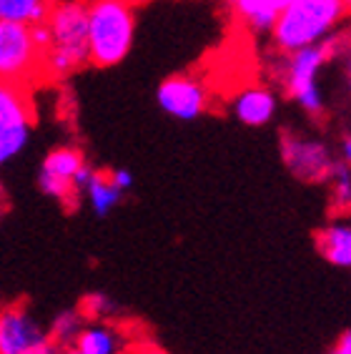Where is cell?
Returning <instances> with one entry per match:
<instances>
[{
  "label": "cell",
  "instance_id": "obj_2",
  "mask_svg": "<svg viewBox=\"0 0 351 354\" xmlns=\"http://www.w3.org/2000/svg\"><path fill=\"white\" fill-rule=\"evenodd\" d=\"M346 15L344 0H291L269 33L271 43L281 55L298 53L331 38Z\"/></svg>",
  "mask_w": 351,
  "mask_h": 354
},
{
  "label": "cell",
  "instance_id": "obj_14",
  "mask_svg": "<svg viewBox=\"0 0 351 354\" xmlns=\"http://www.w3.org/2000/svg\"><path fill=\"white\" fill-rule=\"evenodd\" d=\"M83 166H86V158H83V153L78 149H73V146H55L53 151L46 153L38 174L63 178V181H75L78 174L83 171Z\"/></svg>",
  "mask_w": 351,
  "mask_h": 354
},
{
  "label": "cell",
  "instance_id": "obj_4",
  "mask_svg": "<svg viewBox=\"0 0 351 354\" xmlns=\"http://www.w3.org/2000/svg\"><path fill=\"white\" fill-rule=\"evenodd\" d=\"M344 43V35L334 33L319 46H311L298 50V53L281 55V86L291 101L298 103L309 116H321L324 113V95L319 88V71L339 53V48Z\"/></svg>",
  "mask_w": 351,
  "mask_h": 354
},
{
  "label": "cell",
  "instance_id": "obj_18",
  "mask_svg": "<svg viewBox=\"0 0 351 354\" xmlns=\"http://www.w3.org/2000/svg\"><path fill=\"white\" fill-rule=\"evenodd\" d=\"M88 324V319L81 314V309H66V312L55 314V319L50 322V334H53V339L58 342V347H73L75 339H78V334L83 332V327Z\"/></svg>",
  "mask_w": 351,
  "mask_h": 354
},
{
  "label": "cell",
  "instance_id": "obj_7",
  "mask_svg": "<svg viewBox=\"0 0 351 354\" xmlns=\"http://www.w3.org/2000/svg\"><path fill=\"white\" fill-rule=\"evenodd\" d=\"M33 113L26 86L3 83L0 86V161H13L30 138Z\"/></svg>",
  "mask_w": 351,
  "mask_h": 354
},
{
  "label": "cell",
  "instance_id": "obj_25",
  "mask_svg": "<svg viewBox=\"0 0 351 354\" xmlns=\"http://www.w3.org/2000/svg\"><path fill=\"white\" fill-rule=\"evenodd\" d=\"M346 3V10H349V15H351V0H344Z\"/></svg>",
  "mask_w": 351,
  "mask_h": 354
},
{
  "label": "cell",
  "instance_id": "obj_24",
  "mask_svg": "<svg viewBox=\"0 0 351 354\" xmlns=\"http://www.w3.org/2000/svg\"><path fill=\"white\" fill-rule=\"evenodd\" d=\"M58 354H83V352H81V349H78V347H63Z\"/></svg>",
  "mask_w": 351,
  "mask_h": 354
},
{
  "label": "cell",
  "instance_id": "obj_10",
  "mask_svg": "<svg viewBox=\"0 0 351 354\" xmlns=\"http://www.w3.org/2000/svg\"><path fill=\"white\" fill-rule=\"evenodd\" d=\"M135 342L113 322H88L73 347L83 354H126Z\"/></svg>",
  "mask_w": 351,
  "mask_h": 354
},
{
  "label": "cell",
  "instance_id": "obj_11",
  "mask_svg": "<svg viewBox=\"0 0 351 354\" xmlns=\"http://www.w3.org/2000/svg\"><path fill=\"white\" fill-rule=\"evenodd\" d=\"M276 93L263 86H249L234 95V116L243 126H266L276 116Z\"/></svg>",
  "mask_w": 351,
  "mask_h": 354
},
{
  "label": "cell",
  "instance_id": "obj_21",
  "mask_svg": "<svg viewBox=\"0 0 351 354\" xmlns=\"http://www.w3.org/2000/svg\"><path fill=\"white\" fill-rule=\"evenodd\" d=\"M329 354H351V329L339 337L336 344H334V347L329 349Z\"/></svg>",
  "mask_w": 351,
  "mask_h": 354
},
{
  "label": "cell",
  "instance_id": "obj_19",
  "mask_svg": "<svg viewBox=\"0 0 351 354\" xmlns=\"http://www.w3.org/2000/svg\"><path fill=\"white\" fill-rule=\"evenodd\" d=\"M78 309H81V314L88 322H108V319H113L115 304H113V299L106 297V294L93 292V294H86V297H83Z\"/></svg>",
  "mask_w": 351,
  "mask_h": 354
},
{
  "label": "cell",
  "instance_id": "obj_1",
  "mask_svg": "<svg viewBox=\"0 0 351 354\" xmlns=\"http://www.w3.org/2000/svg\"><path fill=\"white\" fill-rule=\"evenodd\" d=\"M46 23L50 46L43 53V78H68L91 66L88 0H55Z\"/></svg>",
  "mask_w": 351,
  "mask_h": 354
},
{
  "label": "cell",
  "instance_id": "obj_22",
  "mask_svg": "<svg viewBox=\"0 0 351 354\" xmlns=\"http://www.w3.org/2000/svg\"><path fill=\"white\" fill-rule=\"evenodd\" d=\"M135 352L138 354H163L161 349H155L149 342H135Z\"/></svg>",
  "mask_w": 351,
  "mask_h": 354
},
{
  "label": "cell",
  "instance_id": "obj_26",
  "mask_svg": "<svg viewBox=\"0 0 351 354\" xmlns=\"http://www.w3.org/2000/svg\"><path fill=\"white\" fill-rule=\"evenodd\" d=\"M126 354H138V352H135V344H133V347H131V349H129V352H126Z\"/></svg>",
  "mask_w": 351,
  "mask_h": 354
},
{
  "label": "cell",
  "instance_id": "obj_28",
  "mask_svg": "<svg viewBox=\"0 0 351 354\" xmlns=\"http://www.w3.org/2000/svg\"><path fill=\"white\" fill-rule=\"evenodd\" d=\"M349 91H351V78H349Z\"/></svg>",
  "mask_w": 351,
  "mask_h": 354
},
{
  "label": "cell",
  "instance_id": "obj_8",
  "mask_svg": "<svg viewBox=\"0 0 351 354\" xmlns=\"http://www.w3.org/2000/svg\"><path fill=\"white\" fill-rule=\"evenodd\" d=\"M278 149H281L284 166L298 181L321 184V181H329L334 174L336 158H331V151L321 141H311V138L298 136L294 131H284Z\"/></svg>",
  "mask_w": 351,
  "mask_h": 354
},
{
  "label": "cell",
  "instance_id": "obj_12",
  "mask_svg": "<svg viewBox=\"0 0 351 354\" xmlns=\"http://www.w3.org/2000/svg\"><path fill=\"white\" fill-rule=\"evenodd\" d=\"M291 0H229V8L238 23L254 33H271L278 15Z\"/></svg>",
  "mask_w": 351,
  "mask_h": 354
},
{
  "label": "cell",
  "instance_id": "obj_20",
  "mask_svg": "<svg viewBox=\"0 0 351 354\" xmlns=\"http://www.w3.org/2000/svg\"><path fill=\"white\" fill-rule=\"evenodd\" d=\"M111 181L121 191H129L131 186H133V174H131L129 169H113L111 171Z\"/></svg>",
  "mask_w": 351,
  "mask_h": 354
},
{
  "label": "cell",
  "instance_id": "obj_6",
  "mask_svg": "<svg viewBox=\"0 0 351 354\" xmlns=\"http://www.w3.org/2000/svg\"><path fill=\"white\" fill-rule=\"evenodd\" d=\"M61 347L23 301H15L0 314V354H58Z\"/></svg>",
  "mask_w": 351,
  "mask_h": 354
},
{
  "label": "cell",
  "instance_id": "obj_23",
  "mask_svg": "<svg viewBox=\"0 0 351 354\" xmlns=\"http://www.w3.org/2000/svg\"><path fill=\"white\" fill-rule=\"evenodd\" d=\"M341 158H344L346 164H351V133L344 136V141H341Z\"/></svg>",
  "mask_w": 351,
  "mask_h": 354
},
{
  "label": "cell",
  "instance_id": "obj_13",
  "mask_svg": "<svg viewBox=\"0 0 351 354\" xmlns=\"http://www.w3.org/2000/svg\"><path fill=\"white\" fill-rule=\"evenodd\" d=\"M316 249L319 254L339 269H351V221L349 218H336L329 221L324 229L316 232Z\"/></svg>",
  "mask_w": 351,
  "mask_h": 354
},
{
  "label": "cell",
  "instance_id": "obj_3",
  "mask_svg": "<svg viewBox=\"0 0 351 354\" xmlns=\"http://www.w3.org/2000/svg\"><path fill=\"white\" fill-rule=\"evenodd\" d=\"M91 66L111 68L131 53L135 35L133 0H88Z\"/></svg>",
  "mask_w": 351,
  "mask_h": 354
},
{
  "label": "cell",
  "instance_id": "obj_9",
  "mask_svg": "<svg viewBox=\"0 0 351 354\" xmlns=\"http://www.w3.org/2000/svg\"><path fill=\"white\" fill-rule=\"evenodd\" d=\"M155 101L169 116L178 121H193L209 109V91L193 75L178 73L161 81L155 91Z\"/></svg>",
  "mask_w": 351,
  "mask_h": 354
},
{
  "label": "cell",
  "instance_id": "obj_27",
  "mask_svg": "<svg viewBox=\"0 0 351 354\" xmlns=\"http://www.w3.org/2000/svg\"><path fill=\"white\" fill-rule=\"evenodd\" d=\"M349 73H351V55H349Z\"/></svg>",
  "mask_w": 351,
  "mask_h": 354
},
{
  "label": "cell",
  "instance_id": "obj_16",
  "mask_svg": "<svg viewBox=\"0 0 351 354\" xmlns=\"http://www.w3.org/2000/svg\"><path fill=\"white\" fill-rule=\"evenodd\" d=\"M55 0H0V21L38 26L46 23Z\"/></svg>",
  "mask_w": 351,
  "mask_h": 354
},
{
  "label": "cell",
  "instance_id": "obj_15",
  "mask_svg": "<svg viewBox=\"0 0 351 354\" xmlns=\"http://www.w3.org/2000/svg\"><path fill=\"white\" fill-rule=\"evenodd\" d=\"M83 196L88 198V204L93 209L95 216H106L121 204L123 191L111 181V171H93V176L88 181Z\"/></svg>",
  "mask_w": 351,
  "mask_h": 354
},
{
  "label": "cell",
  "instance_id": "obj_17",
  "mask_svg": "<svg viewBox=\"0 0 351 354\" xmlns=\"http://www.w3.org/2000/svg\"><path fill=\"white\" fill-rule=\"evenodd\" d=\"M331 212L339 216H349L351 214V164L344 158H339L331 174Z\"/></svg>",
  "mask_w": 351,
  "mask_h": 354
},
{
  "label": "cell",
  "instance_id": "obj_5",
  "mask_svg": "<svg viewBox=\"0 0 351 354\" xmlns=\"http://www.w3.org/2000/svg\"><path fill=\"white\" fill-rule=\"evenodd\" d=\"M0 75L3 83L28 86L43 78V50L33 38V28L0 21Z\"/></svg>",
  "mask_w": 351,
  "mask_h": 354
}]
</instances>
